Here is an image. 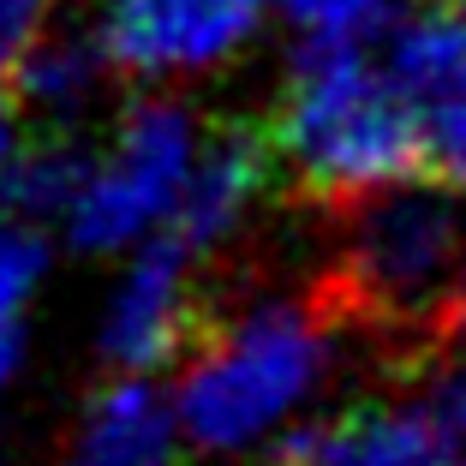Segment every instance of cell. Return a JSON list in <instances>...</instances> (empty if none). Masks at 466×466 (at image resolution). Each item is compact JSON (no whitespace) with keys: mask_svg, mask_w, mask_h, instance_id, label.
Here are the masks:
<instances>
[{"mask_svg":"<svg viewBox=\"0 0 466 466\" xmlns=\"http://www.w3.org/2000/svg\"><path fill=\"white\" fill-rule=\"evenodd\" d=\"M353 365L347 323L305 288H251L216 323H198L174 359L167 407L186 454L209 466H263L335 407Z\"/></svg>","mask_w":466,"mask_h":466,"instance_id":"6da1fadb","label":"cell"},{"mask_svg":"<svg viewBox=\"0 0 466 466\" xmlns=\"http://www.w3.org/2000/svg\"><path fill=\"white\" fill-rule=\"evenodd\" d=\"M269 167L317 204H353L419 174L412 120L370 42H299L269 108Z\"/></svg>","mask_w":466,"mask_h":466,"instance_id":"7a4b0ae2","label":"cell"},{"mask_svg":"<svg viewBox=\"0 0 466 466\" xmlns=\"http://www.w3.org/2000/svg\"><path fill=\"white\" fill-rule=\"evenodd\" d=\"M204 132V114L179 90H150L126 102L96 144H72L60 198L48 209L66 246L84 258H120L144 239H162Z\"/></svg>","mask_w":466,"mask_h":466,"instance_id":"3957f363","label":"cell"},{"mask_svg":"<svg viewBox=\"0 0 466 466\" xmlns=\"http://www.w3.org/2000/svg\"><path fill=\"white\" fill-rule=\"evenodd\" d=\"M466 251V204L449 179L407 174L347 204L335 239V293L347 311L407 335L437 323Z\"/></svg>","mask_w":466,"mask_h":466,"instance_id":"277c9868","label":"cell"},{"mask_svg":"<svg viewBox=\"0 0 466 466\" xmlns=\"http://www.w3.org/2000/svg\"><path fill=\"white\" fill-rule=\"evenodd\" d=\"M269 0H96L90 36L120 78L150 90L221 78L263 36Z\"/></svg>","mask_w":466,"mask_h":466,"instance_id":"5b68a950","label":"cell"},{"mask_svg":"<svg viewBox=\"0 0 466 466\" xmlns=\"http://www.w3.org/2000/svg\"><path fill=\"white\" fill-rule=\"evenodd\" d=\"M377 42L383 72L412 120L419 174L466 192V6L461 0L407 6Z\"/></svg>","mask_w":466,"mask_h":466,"instance_id":"8992f818","label":"cell"},{"mask_svg":"<svg viewBox=\"0 0 466 466\" xmlns=\"http://www.w3.org/2000/svg\"><path fill=\"white\" fill-rule=\"evenodd\" d=\"M120 269L108 275V288L96 299V359L114 377H156L167 370L186 341L198 335V258L179 239H144V246L120 251Z\"/></svg>","mask_w":466,"mask_h":466,"instance_id":"52a82bcc","label":"cell"},{"mask_svg":"<svg viewBox=\"0 0 466 466\" xmlns=\"http://www.w3.org/2000/svg\"><path fill=\"white\" fill-rule=\"evenodd\" d=\"M263 192H269V150H263V137H251L246 126H209L204 144H198L192 174H186V192H179L167 239H179L192 258L228 251L258 221Z\"/></svg>","mask_w":466,"mask_h":466,"instance_id":"ba28073f","label":"cell"},{"mask_svg":"<svg viewBox=\"0 0 466 466\" xmlns=\"http://www.w3.org/2000/svg\"><path fill=\"white\" fill-rule=\"evenodd\" d=\"M288 466H454L412 395H359L299 431Z\"/></svg>","mask_w":466,"mask_h":466,"instance_id":"9c48e42d","label":"cell"},{"mask_svg":"<svg viewBox=\"0 0 466 466\" xmlns=\"http://www.w3.org/2000/svg\"><path fill=\"white\" fill-rule=\"evenodd\" d=\"M186 442H179L167 389L156 377H114L78 407L72 437L60 466H179Z\"/></svg>","mask_w":466,"mask_h":466,"instance_id":"30bf717a","label":"cell"},{"mask_svg":"<svg viewBox=\"0 0 466 466\" xmlns=\"http://www.w3.org/2000/svg\"><path fill=\"white\" fill-rule=\"evenodd\" d=\"M114 66L102 60L96 36L90 30H48L42 25L36 36L13 55V90L18 108L36 114L48 126H72L102 102Z\"/></svg>","mask_w":466,"mask_h":466,"instance_id":"8fae6325","label":"cell"},{"mask_svg":"<svg viewBox=\"0 0 466 466\" xmlns=\"http://www.w3.org/2000/svg\"><path fill=\"white\" fill-rule=\"evenodd\" d=\"M412 0H269L299 42H377Z\"/></svg>","mask_w":466,"mask_h":466,"instance_id":"7c38bea8","label":"cell"},{"mask_svg":"<svg viewBox=\"0 0 466 466\" xmlns=\"http://www.w3.org/2000/svg\"><path fill=\"white\" fill-rule=\"evenodd\" d=\"M42 281H48V239L36 233V221L0 216V329H18L25 323Z\"/></svg>","mask_w":466,"mask_h":466,"instance_id":"4fadbf2b","label":"cell"},{"mask_svg":"<svg viewBox=\"0 0 466 466\" xmlns=\"http://www.w3.org/2000/svg\"><path fill=\"white\" fill-rule=\"evenodd\" d=\"M419 407H425L431 431L442 437V449L454 454V466H466V353H454L449 365H437L419 389Z\"/></svg>","mask_w":466,"mask_h":466,"instance_id":"5bb4252c","label":"cell"},{"mask_svg":"<svg viewBox=\"0 0 466 466\" xmlns=\"http://www.w3.org/2000/svg\"><path fill=\"white\" fill-rule=\"evenodd\" d=\"M60 0H0V72L13 66V55L55 18Z\"/></svg>","mask_w":466,"mask_h":466,"instance_id":"9a60e30c","label":"cell"},{"mask_svg":"<svg viewBox=\"0 0 466 466\" xmlns=\"http://www.w3.org/2000/svg\"><path fill=\"white\" fill-rule=\"evenodd\" d=\"M437 323H442V335L454 341V353H466V251H461V263H454V281H449V293H442Z\"/></svg>","mask_w":466,"mask_h":466,"instance_id":"2e32d148","label":"cell"},{"mask_svg":"<svg viewBox=\"0 0 466 466\" xmlns=\"http://www.w3.org/2000/svg\"><path fill=\"white\" fill-rule=\"evenodd\" d=\"M18 377H25V323L18 329H0V400L13 395Z\"/></svg>","mask_w":466,"mask_h":466,"instance_id":"e0dca14e","label":"cell"},{"mask_svg":"<svg viewBox=\"0 0 466 466\" xmlns=\"http://www.w3.org/2000/svg\"><path fill=\"white\" fill-rule=\"evenodd\" d=\"M13 162H18V114L0 96V204H6V186H13Z\"/></svg>","mask_w":466,"mask_h":466,"instance_id":"ac0fdd59","label":"cell"},{"mask_svg":"<svg viewBox=\"0 0 466 466\" xmlns=\"http://www.w3.org/2000/svg\"><path fill=\"white\" fill-rule=\"evenodd\" d=\"M0 466H6V431H0Z\"/></svg>","mask_w":466,"mask_h":466,"instance_id":"d6986e66","label":"cell"}]
</instances>
